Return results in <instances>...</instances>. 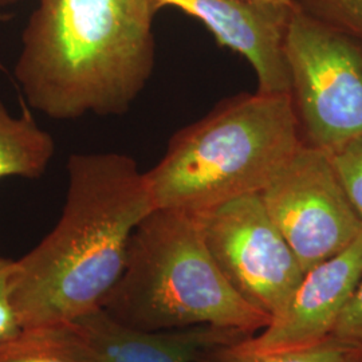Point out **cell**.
Wrapping results in <instances>:
<instances>
[{
    "mask_svg": "<svg viewBox=\"0 0 362 362\" xmlns=\"http://www.w3.org/2000/svg\"><path fill=\"white\" fill-rule=\"evenodd\" d=\"M66 169L57 226L13 260L11 300L22 329L101 310L124 272L132 235L155 209L145 172L130 156L73 153Z\"/></svg>",
    "mask_w": 362,
    "mask_h": 362,
    "instance_id": "obj_1",
    "label": "cell"
},
{
    "mask_svg": "<svg viewBox=\"0 0 362 362\" xmlns=\"http://www.w3.org/2000/svg\"><path fill=\"white\" fill-rule=\"evenodd\" d=\"M158 13L151 0H39L13 76L52 119L122 116L153 74Z\"/></svg>",
    "mask_w": 362,
    "mask_h": 362,
    "instance_id": "obj_2",
    "label": "cell"
},
{
    "mask_svg": "<svg viewBox=\"0 0 362 362\" xmlns=\"http://www.w3.org/2000/svg\"><path fill=\"white\" fill-rule=\"evenodd\" d=\"M101 310L143 333L207 326L250 337L270 322L224 276L199 216L167 208H155L132 235L124 272Z\"/></svg>",
    "mask_w": 362,
    "mask_h": 362,
    "instance_id": "obj_3",
    "label": "cell"
},
{
    "mask_svg": "<svg viewBox=\"0 0 362 362\" xmlns=\"http://www.w3.org/2000/svg\"><path fill=\"white\" fill-rule=\"evenodd\" d=\"M290 93L239 94L179 130L145 172L155 208L203 214L260 194L302 145Z\"/></svg>",
    "mask_w": 362,
    "mask_h": 362,
    "instance_id": "obj_4",
    "label": "cell"
},
{
    "mask_svg": "<svg viewBox=\"0 0 362 362\" xmlns=\"http://www.w3.org/2000/svg\"><path fill=\"white\" fill-rule=\"evenodd\" d=\"M284 54L302 143L333 152L361 137V42L296 6Z\"/></svg>",
    "mask_w": 362,
    "mask_h": 362,
    "instance_id": "obj_5",
    "label": "cell"
},
{
    "mask_svg": "<svg viewBox=\"0 0 362 362\" xmlns=\"http://www.w3.org/2000/svg\"><path fill=\"white\" fill-rule=\"evenodd\" d=\"M260 197L305 272L362 233L361 220L325 149L302 144Z\"/></svg>",
    "mask_w": 362,
    "mask_h": 362,
    "instance_id": "obj_6",
    "label": "cell"
},
{
    "mask_svg": "<svg viewBox=\"0 0 362 362\" xmlns=\"http://www.w3.org/2000/svg\"><path fill=\"white\" fill-rule=\"evenodd\" d=\"M211 255L233 288L272 320L305 272L274 224L260 194L196 214Z\"/></svg>",
    "mask_w": 362,
    "mask_h": 362,
    "instance_id": "obj_7",
    "label": "cell"
},
{
    "mask_svg": "<svg viewBox=\"0 0 362 362\" xmlns=\"http://www.w3.org/2000/svg\"><path fill=\"white\" fill-rule=\"evenodd\" d=\"M362 274V233L348 248L311 267L269 325L243 344L255 350L308 348L333 334Z\"/></svg>",
    "mask_w": 362,
    "mask_h": 362,
    "instance_id": "obj_8",
    "label": "cell"
},
{
    "mask_svg": "<svg viewBox=\"0 0 362 362\" xmlns=\"http://www.w3.org/2000/svg\"><path fill=\"white\" fill-rule=\"evenodd\" d=\"M156 10L172 7L200 21L223 47L245 57L258 79V93H290L286 31L294 7L247 0H151Z\"/></svg>",
    "mask_w": 362,
    "mask_h": 362,
    "instance_id": "obj_9",
    "label": "cell"
},
{
    "mask_svg": "<svg viewBox=\"0 0 362 362\" xmlns=\"http://www.w3.org/2000/svg\"><path fill=\"white\" fill-rule=\"evenodd\" d=\"M76 322L89 338L100 362H199L208 350L246 338L207 326L143 333L117 324L103 310Z\"/></svg>",
    "mask_w": 362,
    "mask_h": 362,
    "instance_id": "obj_10",
    "label": "cell"
},
{
    "mask_svg": "<svg viewBox=\"0 0 362 362\" xmlns=\"http://www.w3.org/2000/svg\"><path fill=\"white\" fill-rule=\"evenodd\" d=\"M0 362H100L78 322L23 327L0 341Z\"/></svg>",
    "mask_w": 362,
    "mask_h": 362,
    "instance_id": "obj_11",
    "label": "cell"
},
{
    "mask_svg": "<svg viewBox=\"0 0 362 362\" xmlns=\"http://www.w3.org/2000/svg\"><path fill=\"white\" fill-rule=\"evenodd\" d=\"M55 144L34 116L23 109L15 117L0 101V179H39L52 163Z\"/></svg>",
    "mask_w": 362,
    "mask_h": 362,
    "instance_id": "obj_12",
    "label": "cell"
},
{
    "mask_svg": "<svg viewBox=\"0 0 362 362\" xmlns=\"http://www.w3.org/2000/svg\"><path fill=\"white\" fill-rule=\"evenodd\" d=\"M247 338V337H246ZM362 350L330 336L308 348L255 350L242 339L208 350L199 362H360Z\"/></svg>",
    "mask_w": 362,
    "mask_h": 362,
    "instance_id": "obj_13",
    "label": "cell"
},
{
    "mask_svg": "<svg viewBox=\"0 0 362 362\" xmlns=\"http://www.w3.org/2000/svg\"><path fill=\"white\" fill-rule=\"evenodd\" d=\"M302 13L362 43V0H297Z\"/></svg>",
    "mask_w": 362,
    "mask_h": 362,
    "instance_id": "obj_14",
    "label": "cell"
},
{
    "mask_svg": "<svg viewBox=\"0 0 362 362\" xmlns=\"http://www.w3.org/2000/svg\"><path fill=\"white\" fill-rule=\"evenodd\" d=\"M338 179L362 223V136L330 152Z\"/></svg>",
    "mask_w": 362,
    "mask_h": 362,
    "instance_id": "obj_15",
    "label": "cell"
},
{
    "mask_svg": "<svg viewBox=\"0 0 362 362\" xmlns=\"http://www.w3.org/2000/svg\"><path fill=\"white\" fill-rule=\"evenodd\" d=\"M332 336L362 350V274Z\"/></svg>",
    "mask_w": 362,
    "mask_h": 362,
    "instance_id": "obj_16",
    "label": "cell"
},
{
    "mask_svg": "<svg viewBox=\"0 0 362 362\" xmlns=\"http://www.w3.org/2000/svg\"><path fill=\"white\" fill-rule=\"evenodd\" d=\"M11 270L13 260L0 258V341L15 336L22 330L11 300Z\"/></svg>",
    "mask_w": 362,
    "mask_h": 362,
    "instance_id": "obj_17",
    "label": "cell"
},
{
    "mask_svg": "<svg viewBox=\"0 0 362 362\" xmlns=\"http://www.w3.org/2000/svg\"><path fill=\"white\" fill-rule=\"evenodd\" d=\"M259 4H267V6H279V7H294L297 0H247Z\"/></svg>",
    "mask_w": 362,
    "mask_h": 362,
    "instance_id": "obj_18",
    "label": "cell"
},
{
    "mask_svg": "<svg viewBox=\"0 0 362 362\" xmlns=\"http://www.w3.org/2000/svg\"><path fill=\"white\" fill-rule=\"evenodd\" d=\"M23 0H0V7H7V6H13V4H18Z\"/></svg>",
    "mask_w": 362,
    "mask_h": 362,
    "instance_id": "obj_19",
    "label": "cell"
},
{
    "mask_svg": "<svg viewBox=\"0 0 362 362\" xmlns=\"http://www.w3.org/2000/svg\"><path fill=\"white\" fill-rule=\"evenodd\" d=\"M6 18H7V13H0V19H1V21L6 19Z\"/></svg>",
    "mask_w": 362,
    "mask_h": 362,
    "instance_id": "obj_20",
    "label": "cell"
},
{
    "mask_svg": "<svg viewBox=\"0 0 362 362\" xmlns=\"http://www.w3.org/2000/svg\"><path fill=\"white\" fill-rule=\"evenodd\" d=\"M360 362H362V361H360Z\"/></svg>",
    "mask_w": 362,
    "mask_h": 362,
    "instance_id": "obj_21",
    "label": "cell"
}]
</instances>
